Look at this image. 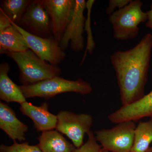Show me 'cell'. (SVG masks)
I'll return each mask as SVG.
<instances>
[{
    "instance_id": "cell-25",
    "label": "cell",
    "mask_w": 152,
    "mask_h": 152,
    "mask_svg": "<svg viewBox=\"0 0 152 152\" xmlns=\"http://www.w3.org/2000/svg\"><path fill=\"white\" fill-rule=\"evenodd\" d=\"M147 152H152V146L150 147L149 149Z\"/></svg>"
},
{
    "instance_id": "cell-10",
    "label": "cell",
    "mask_w": 152,
    "mask_h": 152,
    "mask_svg": "<svg viewBox=\"0 0 152 152\" xmlns=\"http://www.w3.org/2000/svg\"><path fill=\"white\" fill-rule=\"evenodd\" d=\"M50 18L53 37L59 44L73 15L75 0H43Z\"/></svg>"
},
{
    "instance_id": "cell-1",
    "label": "cell",
    "mask_w": 152,
    "mask_h": 152,
    "mask_svg": "<svg viewBox=\"0 0 152 152\" xmlns=\"http://www.w3.org/2000/svg\"><path fill=\"white\" fill-rule=\"evenodd\" d=\"M152 50V34H146L132 48L118 51L110 57L119 89L122 106L145 96Z\"/></svg>"
},
{
    "instance_id": "cell-17",
    "label": "cell",
    "mask_w": 152,
    "mask_h": 152,
    "mask_svg": "<svg viewBox=\"0 0 152 152\" xmlns=\"http://www.w3.org/2000/svg\"><path fill=\"white\" fill-rule=\"evenodd\" d=\"M152 142V118L140 122L134 131V144L131 152H147Z\"/></svg>"
},
{
    "instance_id": "cell-3",
    "label": "cell",
    "mask_w": 152,
    "mask_h": 152,
    "mask_svg": "<svg viewBox=\"0 0 152 152\" xmlns=\"http://www.w3.org/2000/svg\"><path fill=\"white\" fill-rule=\"evenodd\" d=\"M140 0H131L129 4L109 15L113 36L118 40L133 39L138 36L139 26L147 20L146 12L142 10Z\"/></svg>"
},
{
    "instance_id": "cell-15",
    "label": "cell",
    "mask_w": 152,
    "mask_h": 152,
    "mask_svg": "<svg viewBox=\"0 0 152 152\" xmlns=\"http://www.w3.org/2000/svg\"><path fill=\"white\" fill-rule=\"evenodd\" d=\"M38 146L42 152H75L76 148L58 131L43 132Z\"/></svg>"
},
{
    "instance_id": "cell-11",
    "label": "cell",
    "mask_w": 152,
    "mask_h": 152,
    "mask_svg": "<svg viewBox=\"0 0 152 152\" xmlns=\"http://www.w3.org/2000/svg\"><path fill=\"white\" fill-rule=\"evenodd\" d=\"M147 117L152 118V89L139 100L122 106L110 114L108 118L111 122L117 124L125 121L135 122Z\"/></svg>"
},
{
    "instance_id": "cell-22",
    "label": "cell",
    "mask_w": 152,
    "mask_h": 152,
    "mask_svg": "<svg viewBox=\"0 0 152 152\" xmlns=\"http://www.w3.org/2000/svg\"><path fill=\"white\" fill-rule=\"evenodd\" d=\"M131 1V0H110L105 13L110 15L115 12L116 9L120 10L128 5Z\"/></svg>"
},
{
    "instance_id": "cell-8",
    "label": "cell",
    "mask_w": 152,
    "mask_h": 152,
    "mask_svg": "<svg viewBox=\"0 0 152 152\" xmlns=\"http://www.w3.org/2000/svg\"><path fill=\"white\" fill-rule=\"evenodd\" d=\"M19 30L30 50L42 59L57 66L65 58L66 54L53 37L44 38L32 34L12 22Z\"/></svg>"
},
{
    "instance_id": "cell-16",
    "label": "cell",
    "mask_w": 152,
    "mask_h": 152,
    "mask_svg": "<svg viewBox=\"0 0 152 152\" xmlns=\"http://www.w3.org/2000/svg\"><path fill=\"white\" fill-rule=\"evenodd\" d=\"M29 48L21 33L12 23L5 29L0 31V53H18Z\"/></svg>"
},
{
    "instance_id": "cell-9",
    "label": "cell",
    "mask_w": 152,
    "mask_h": 152,
    "mask_svg": "<svg viewBox=\"0 0 152 152\" xmlns=\"http://www.w3.org/2000/svg\"><path fill=\"white\" fill-rule=\"evenodd\" d=\"M85 0H75L73 15L66 28L59 43L60 47L64 51L69 46L77 53L81 51L85 47L84 38L86 18L84 15L86 8Z\"/></svg>"
},
{
    "instance_id": "cell-5",
    "label": "cell",
    "mask_w": 152,
    "mask_h": 152,
    "mask_svg": "<svg viewBox=\"0 0 152 152\" xmlns=\"http://www.w3.org/2000/svg\"><path fill=\"white\" fill-rule=\"evenodd\" d=\"M135 122L117 124L110 129L95 132V137L102 148L110 152H131L134 144Z\"/></svg>"
},
{
    "instance_id": "cell-7",
    "label": "cell",
    "mask_w": 152,
    "mask_h": 152,
    "mask_svg": "<svg viewBox=\"0 0 152 152\" xmlns=\"http://www.w3.org/2000/svg\"><path fill=\"white\" fill-rule=\"evenodd\" d=\"M19 24L32 34L44 38L53 37L50 18L43 0L31 1Z\"/></svg>"
},
{
    "instance_id": "cell-4",
    "label": "cell",
    "mask_w": 152,
    "mask_h": 152,
    "mask_svg": "<svg viewBox=\"0 0 152 152\" xmlns=\"http://www.w3.org/2000/svg\"><path fill=\"white\" fill-rule=\"evenodd\" d=\"M26 99L39 97L48 99L59 94L74 92L84 95L92 91L91 84L81 79L71 80L59 76L30 86H20Z\"/></svg>"
},
{
    "instance_id": "cell-23",
    "label": "cell",
    "mask_w": 152,
    "mask_h": 152,
    "mask_svg": "<svg viewBox=\"0 0 152 152\" xmlns=\"http://www.w3.org/2000/svg\"><path fill=\"white\" fill-rule=\"evenodd\" d=\"M10 19L0 9V31L5 29L12 25Z\"/></svg>"
},
{
    "instance_id": "cell-24",
    "label": "cell",
    "mask_w": 152,
    "mask_h": 152,
    "mask_svg": "<svg viewBox=\"0 0 152 152\" xmlns=\"http://www.w3.org/2000/svg\"><path fill=\"white\" fill-rule=\"evenodd\" d=\"M147 20L146 22L145 26L152 30V2L151 5V9L146 12Z\"/></svg>"
},
{
    "instance_id": "cell-21",
    "label": "cell",
    "mask_w": 152,
    "mask_h": 152,
    "mask_svg": "<svg viewBox=\"0 0 152 152\" xmlns=\"http://www.w3.org/2000/svg\"><path fill=\"white\" fill-rule=\"evenodd\" d=\"M87 135V141L80 148H76L75 152H101L102 147L96 140L94 134L91 131Z\"/></svg>"
},
{
    "instance_id": "cell-20",
    "label": "cell",
    "mask_w": 152,
    "mask_h": 152,
    "mask_svg": "<svg viewBox=\"0 0 152 152\" xmlns=\"http://www.w3.org/2000/svg\"><path fill=\"white\" fill-rule=\"evenodd\" d=\"M0 152H42L38 145H32L28 142L18 143L14 142L12 145H2L0 146Z\"/></svg>"
},
{
    "instance_id": "cell-14",
    "label": "cell",
    "mask_w": 152,
    "mask_h": 152,
    "mask_svg": "<svg viewBox=\"0 0 152 152\" xmlns=\"http://www.w3.org/2000/svg\"><path fill=\"white\" fill-rule=\"evenodd\" d=\"M10 67L8 63L4 62L0 65V99L6 102H14L23 103L26 98L20 88L10 78L8 73Z\"/></svg>"
},
{
    "instance_id": "cell-6",
    "label": "cell",
    "mask_w": 152,
    "mask_h": 152,
    "mask_svg": "<svg viewBox=\"0 0 152 152\" xmlns=\"http://www.w3.org/2000/svg\"><path fill=\"white\" fill-rule=\"evenodd\" d=\"M57 115L56 130L65 135L76 148L83 145L85 134L91 131L93 125L92 116L89 114H76L68 111H61Z\"/></svg>"
},
{
    "instance_id": "cell-18",
    "label": "cell",
    "mask_w": 152,
    "mask_h": 152,
    "mask_svg": "<svg viewBox=\"0 0 152 152\" xmlns=\"http://www.w3.org/2000/svg\"><path fill=\"white\" fill-rule=\"evenodd\" d=\"M30 0H5L2 2L1 9L11 21L18 25L26 9L31 3Z\"/></svg>"
},
{
    "instance_id": "cell-19",
    "label": "cell",
    "mask_w": 152,
    "mask_h": 152,
    "mask_svg": "<svg viewBox=\"0 0 152 152\" xmlns=\"http://www.w3.org/2000/svg\"><path fill=\"white\" fill-rule=\"evenodd\" d=\"M95 1L94 0H88L86 3V8L87 9L88 13H87V17L85 22V30H86L87 34V42L86 48L81 63V65H82L84 61L85 58L86 57L87 52H88L90 54L92 53L95 47V42L93 37L91 26V12Z\"/></svg>"
},
{
    "instance_id": "cell-12",
    "label": "cell",
    "mask_w": 152,
    "mask_h": 152,
    "mask_svg": "<svg viewBox=\"0 0 152 152\" xmlns=\"http://www.w3.org/2000/svg\"><path fill=\"white\" fill-rule=\"evenodd\" d=\"M48 107L46 102L36 106L26 102L20 104V110L23 115L32 120L37 130L43 132L56 129L58 123L57 115L50 113Z\"/></svg>"
},
{
    "instance_id": "cell-2",
    "label": "cell",
    "mask_w": 152,
    "mask_h": 152,
    "mask_svg": "<svg viewBox=\"0 0 152 152\" xmlns=\"http://www.w3.org/2000/svg\"><path fill=\"white\" fill-rule=\"evenodd\" d=\"M13 60L20 72L22 86H30L59 76L61 70L58 66L42 59L30 49L25 51L6 53Z\"/></svg>"
},
{
    "instance_id": "cell-13",
    "label": "cell",
    "mask_w": 152,
    "mask_h": 152,
    "mask_svg": "<svg viewBox=\"0 0 152 152\" xmlns=\"http://www.w3.org/2000/svg\"><path fill=\"white\" fill-rule=\"evenodd\" d=\"M0 129L14 142L26 140L25 133L28 131L26 125L20 121L15 113L5 103L0 102Z\"/></svg>"
},
{
    "instance_id": "cell-26",
    "label": "cell",
    "mask_w": 152,
    "mask_h": 152,
    "mask_svg": "<svg viewBox=\"0 0 152 152\" xmlns=\"http://www.w3.org/2000/svg\"><path fill=\"white\" fill-rule=\"evenodd\" d=\"M101 152H110L108 151H106V150L104 149H103L102 148V151H101Z\"/></svg>"
}]
</instances>
